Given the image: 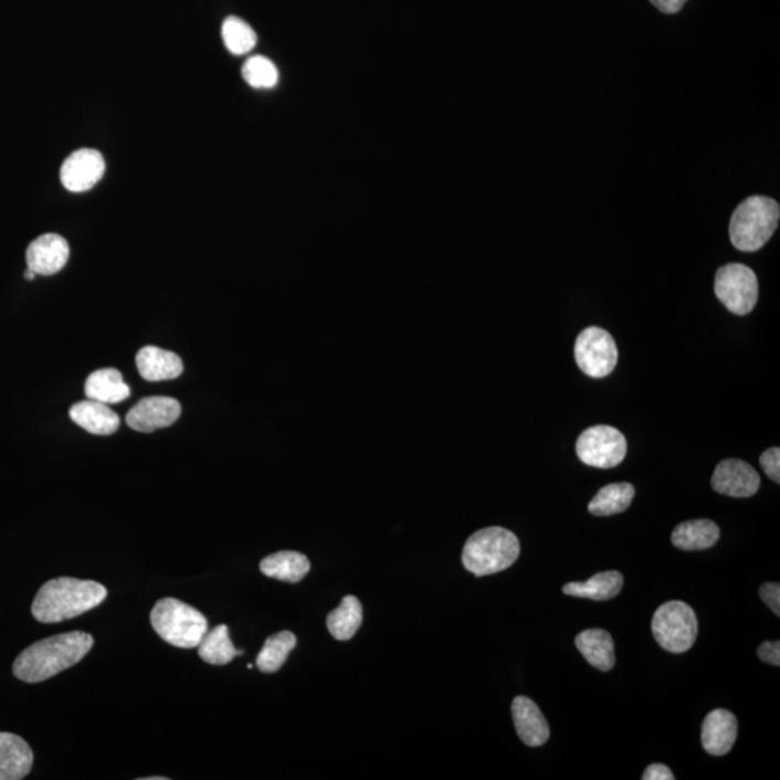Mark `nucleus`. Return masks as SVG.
Returning <instances> with one entry per match:
<instances>
[{
  "label": "nucleus",
  "instance_id": "10",
  "mask_svg": "<svg viewBox=\"0 0 780 780\" xmlns=\"http://www.w3.org/2000/svg\"><path fill=\"white\" fill-rule=\"evenodd\" d=\"M105 169V158L98 150L78 149L65 159L60 178L68 191L84 192L102 180Z\"/></svg>",
  "mask_w": 780,
  "mask_h": 780
},
{
  "label": "nucleus",
  "instance_id": "22",
  "mask_svg": "<svg viewBox=\"0 0 780 780\" xmlns=\"http://www.w3.org/2000/svg\"><path fill=\"white\" fill-rule=\"evenodd\" d=\"M624 578L618 571L600 572L587 582L563 586V594L595 601L612 600L623 589Z\"/></svg>",
  "mask_w": 780,
  "mask_h": 780
},
{
  "label": "nucleus",
  "instance_id": "3",
  "mask_svg": "<svg viewBox=\"0 0 780 780\" xmlns=\"http://www.w3.org/2000/svg\"><path fill=\"white\" fill-rule=\"evenodd\" d=\"M518 537L500 526L477 530L463 549V566L476 577L497 575L519 558Z\"/></svg>",
  "mask_w": 780,
  "mask_h": 780
},
{
  "label": "nucleus",
  "instance_id": "12",
  "mask_svg": "<svg viewBox=\"0 0 780 780\" xmlns=\"http://www.w3.org/2000/svg\"><path fill=\"white\" fill-rule=\"evenodd\" d=\"M714 491L730 497H751L758 493L760 476L744 460L728 458L717 465L713 474Z\"/></svg>",
  "mask_w": 780,
  "mask_h": 780
},
{
  "label": "nucleus",
  "instance_id": "19",
  "mask_svg": "<svg viewBox=\"0 0 780 780\" xmlns=\"http://www.w3.org/2000/svg\"><path fill=\"white\" fill-rule=\"evenodd\" d=\"M576 646L591 666L601 672L612 671L615 665L612 634L603 629H589L576 637Z\"/></svg>",
  "mask_w": 780,
  "mask_h": 780
},
{
  "label": "nucleus",
  "instance_id": "17",
  "mask_svg": "<svg viewBox=\"0 0 780 780\" xmlns=\"http://www.w3.org/2000/svg\"><path fill=\"white\" fill-rule=\"evenodd\" d=\"M136 366L139 375L148 382L177 379L185 370L180 356L154 346L139 350L136 355Z\"/></svg>",
  "mask_w": 780,
  "mask_h": 780
},
{
  "label": "nucleus",
  "instance_id": "9",
  "mask_svg": "<svg viewBox=\"0 0 780 780\" xmlns=\"http://www.w3.org/2000/svg\"><path fill=\"white\" fill-rule=\"evenodd\" d=\"M575 356L582 372L590 378L603 379L618 365L619 351L610 333L600 327H589L578 335Z\"/></svg>",
  "mask_w": 780,
  "mask_h": 780
},
{
  "label": "nucleus",
  "instance_id": "24",
  "mask_svg": "<svg viewBox=\"0 0 780 780\" xmlns=\"http://www.w3.org/2000/svg\"><path fill=\"white\" fill-rule=\"evenodd\" d=\"M363 622V608L355 595L342 599L338 609L333 610L327 618L328 632L337 641H350Z\"/></svg>",
  "mask_w": 780,
  "mask_h": 780
},
{
  "label": "nucleus",
  "instance_id": "15",
  "mask_svg": "<svg viewBox=\"0 0 780 780\" xmlns=\"http://www.w3.org/2000/svg\"><path fill=\"white\" fill-rule=\"evenodd\" d=\"M516 732L526 746L539 747L549 739V726L537 704L528 697H516L512 703Z\"/></svg>",
  "mask_w": 780,
  "mask_h": 780
},
{
  "label": "nucleus",
  "instance_id": "30",
  "mask_svg": "<svg viewBox=\"0 0 780 780\" xmlns=\"http://www.w3.org/2000/svg\"><path fill=\"white\" fill-rule=\"evenodd\" d=\"M760 465L768 474L770 481L774 483H780V450L778 446H772V449L766 450L762 455H760Z\"/></svg>",
  "mask_w": 780,
  "mask_h": 780
},
{
  "label": "nucleus",
  "instance_id": "1",
  "mask_svg": "<svg viewBox=\"0 0 780 780\" xmlns=\"http://www.w3.org/2000/svg\"><path fill=\"white\" fill-rule=\"evenodd\" d=\"M88 633L70 632L42 639L17 657L13 674L23 683L36 684L78 664L93 647Z\"/></svg>",
  "mask_w": 780,
  "mask_h": 780
},
{
  "label": "nucleus",
  "instance_id": "2",
  "mask_svg": "<svg viewBox=\"0 0 780 780\" xmlns=\"http://www.w3.org/2000/svg\"><path fill=\"white\" fill-rule=\"evenodd\" d=\"M107 597L105 586L96 581L61 577L45 582L32 603V614L40 623L65 622L91 612Z\"/></svg>",
  "mask_w": 780,
  "mask_h": 780
},
{
  "label": "nucleus",
  "instance_id": "14",
  "mask_svg": "<svg viewBox=\"0 0 780 780\" xmlns=\"http://www.w3.org/2000/svg\"><path fill=\"white\" fill-rule=\"evenodd\" d=\"M737 731H739V725L735 714L723 708L714 709L703 723L704 750L713 756L727 755L736 744Z\"/></svg>",
  "mask_w": 780,
  "mask_h": 780
},
{
  "label": "nucleus",
  "instance_id": "13",
  "mask_svg": "<svg viewBox=\"0 0 780 780\" xmlns=\"http://www.w3.org/2000/svg\"><path fill=\"white\" fill-rule=\"evenodd\" d=\"M70 257L67 241L60 234L46 233L35 239L27 249L28 270L36 275H55Z\"/></svg>",
  "mask_w": 780,
  "mask_h": 780
},
{
  "label": "nucleus",
  "instance_id": "31",
  "mask_svg": "<svg viewBox=\"0 0 780 780\" xmlns=\"http://www.w3.org/2000/svg\"><path fill=\"white\" fill-rule=\"evenodd\" d=\"M760 599L777 615H780V586L779 582H766L760 587Z\"/></svg>",
  "mask_w": 780,
  "mask_h": 780
},
{
  "label": "nucleus",
  "instance_id": "34",
  "mask_svg": "<svg viewBox=\"0 0 780 780\" xmlns=\"http://www.w3.org/2000/svg\"><path fill=\"white\" fill-rule=\"evenodd\" d=\"M651 2L661 12L671 13L672 15V13L679 12L688 0H651Z\"/></svg>",
  "mask_w": 780,
  "mask_h": 780
},
{
  "label": "nucleus",
  "instance_id": "26",
  "mask_svg": "<svg viewBox=\"0 0 780 780\" xmlns=\"http://www.w3.org/2000/svg\"><path fill=\"white\" fill-rule=\"evenodd\" d=\"M634 487L631 483H612L601 488L590 502V514L595 516H612L622 514L632 505Z\"/></svg>",
  "mask_w": 780,
  "mask_h": 780
},
{
  "label": "nucleus",
  "instance_id": "27",
  "mask_svg": "<svg viewBox=\"0 0 780 780\" xmlns=\"http://www.w3.org/2000/svg\"><path fill=\"white\" fill-rule=\"evenodd\" d=\"M295 646H297V637H295L293 632L274 634V636L267 639L260 655L256 657L257 668L265 672V674L278 672Z\"/></svg>",
  "mask_w": 780,
  "mask_h": 780
},
{
  "label": "nucleus",
  "instance_id": "25",
  "mask_svg": "<svg viewBox=\"0 0 780 780\" xmlns=\"http://www.w3.org/2000/svg\"><path fill=\"white\" fill-rule=\"evenodd\" d=\"M197 647L201 660L210 665L230 664L234 657L243 655V651H238L230 641L229 628L225 624H220L213 631L207 632Z\"/></svg>",
  "mask_w": 780,
  "mask_h": 780
},
{
  "label": "nucleus",
  "instance_id": "16",
  "mask_svg": "<svg viewBox=\"0 0 780 780\" xmlns=\"http://www.w3.org/2000/svg\"><path fill=\"white\" fill-rule=\"evenodd\" d=\"M34 753L22 737L0 732V780H21L30 774Z\"/></svg>",
  "mask_w": 780,
  "mask_h": 780
},
{
  "label": "nucleus",
  "instance_id": "28",
  "mask_svg": "<svg viewBox=\"0 0 780 780\" xmlns=\"http://www.w3.org/2000/svg\"><path fill=\"white\" fill-rule=\"evenodd\" d=\"M222 36L225 49L234 55L251 53L256 46L257 36L253 28L238 17H229L223 22Z\"/></svg>",
  "mask_w": 780,
  "mask_h": 780
},
{
  "label": "nucleus",
  "instance_id": "8",
  "mask_svg": "<svg viewBox=\"0 0 780 780\" xmlns=\"http://www.w3.org/2000/svg\"><path fill=\"white\" fill-rule=\"evenodd\" d=\"M576 451L582 463L595 468H613L628 454V441L619 430L609 425L589 428L578 436Z\"/></svg>",
  "mask_w": 780,
  "mask_h": 780
},
{
  "label": "nucleus",
  "instance_id": "7",
  "mask_svg": "<svg viewBox=\"0 0 780 780\" xmlns=\"http://www.w3.org/2000/svg\"><path fill=\"white\" fill-rule=\"evenodd\" d=\"M714 293L728 312L746 316L758 304V276L744 263H728L717 271Z\"/></svg>",
  "mask_w": 780,
  "mask_h": 780
},
{
  "label": "nucleus",
  "instance_id": "23",
  "mask_svg": "<svg viewBox=\"0 0 780 780\" xmlns=\"http://www.w3.org/2000/svg\"><path fill=\"white\" fill-rule=\"evenodd\" d=\"M312 570V563L304 554L282 551L272 554L261 562L263 575L275 580L299 582Z\"/></svg>",
  "mask_w": 780,
  "mask_h": 780
},
{
  "label": "nucleus",
  "instance_id": "33",
  "mask_svg": "<svg viewBox=\"0 0 780 780\" xmlns=\"http://www.w3.org/2000/svg\"><path fill=\"white\" fill-rule=\"evenodd\" d=\"M643 780H674V773L668 766L662 763L651 765L642 777Z\"/></svg>",
  "mask_w": 780,
  "mask_h": 780
},
{
  "label": "nucleus",
  "instance_id": "21",
  "mask_svg": "<svg viewBox=\"0 0 780 780\" xmlns=\"http://www.w3.org/2000/svg\"><path fill=\"white\" fill-rule=\"evenodd\" d=\"M720 539V528L709 519L684 521L672 533V544L683 551H703Z\"/></svg>",
  "mask_w": 780,
  "mask_h": 780
},
{
  "label": "nucleus",
  "instance_id": "6",
  "mask_svg": "<svg viewBox=\"0 0 780 780\" xmlns=\"http://www.w3.org/2000/svg\"><path fill=\"white\" fill-rule=\"evenodd\" d=\"M652 633L661 647L671 653H684L694 646L698 620L693 608L684 601L662 604L652 619Z\"/></svg>",
  "mask_w": 780,
  "mask_h": 780
},
{
  "label": "nucleus",
  "instance_id": "35",
  "mask_svg": "<svg viewBox=\"0 0 780 780\" xmlns=\"http://www.w3.org/2000/svg\"><path fill=\"white\" fill-rule=\"evenodd\" d=\"M35 276H36L35 272H32L31 270H28L25 272V280H28V281H34Z\"/></svg>",
  "mask_w": 780,
  "mask_h": 780
},
{
  "label": "nucleus",
  "instance_id": "36",
  "mask_svg": "<svg viewBox=\"0 0 780 780\" xmlns=\"http://www.w3.org/2000/svg\"><path fill=\"white\" fill-rule=\"evenodd\" d=\"M147 780H167V778H147Z\"/></svg>",
  "mask_w": 780,
  "mask_h": 780
},
{
  "label": "nucleus",
  "instance_id": "11",
  "mask_svg": "<svg viewBox=\"0 0 780 780\" xmlns=\"http://www.w3.org/2000/svg\"><path fill=\"white\" fill-rule=\"evenodd\" d=\"M181 417L177 399L166 397L145 398L126 415V424L138 432H154L173 424Z\"/></svg>",
  "mask_w": 780,
  "mask_h": 780
},
{
  "label": "nucleus",
  "instance_id": "5",
  "mask_svg": "<svg viewBox=\"0 0 780 780\" xmlns=\"http://www.w3.org/2000/svg\"><path fill=\"white\" fill-rule=\"evenodd\" d=\"M150 623L164 641L181 650H194L209 632L203 613L176 599L159 600L150 613Z\"/></svg>",
  "mask_w": 780,
  "mask_h": 780
},
{
  "label": "nucleus",
  "instance_id": "18",
  "mask_svg": "<svg viewBox=\"0 0 780 780\" xmlns=\"http://www.w3.org/2000/svg\"><path fill=\"white\" fill-rule=\"evenodd\" d=\"M70 418L75 422V425L94 435H112L120 426L119 417L115 411H112L109 405L92 401V399L75 403L70 409Z\"/></svg>",
  "mask_w": 780,
  "mask_h": 780
},
{
  "label": "nucleus",
  "instance_id": "20",
  "mask_svg": "<svg viewBox=\"0 0 780 780\" xmlns=\"http://www.w3.org/2000/svg\"><path fill=\"white\" fill-rule=\"evenodd\" d=\"M84 393L92 401L113 405L126 401L130 397V388L125 383L119 370L109 368L96 370L88 376Z\"/></svg>",
  "mask_w": 780,
  "mask_h": 780
},
{
  "label": "nucleus",
  "instance_id": "29",
  "mask_svg": "<svg viewBox=\"0 0 780 780\" xmlns=\"http://www.w3.org/2000/svg\"><path fill=\"white\" fill-rule=\"evenodd\" d=\"M244 82L255 88H271L280 80L278 68L270 59L262 55L252 56L242 68Z\"/></svg>",
  "mask_w": 780,
  "mask_h": 780
},
{
  "label": "nucleus",
  "instance_id": "4",
  "mask_svg": "<svg viewBox=\"0 0 780 780\" xmlns=\"http://www.w3.org/2000/svg\"><path fill=\"white\" fill-rule=\"evenodd\" d=\"M779 219L778 201L765 196L749 197L731 215L732 246L741 252H758L777 232Z\"/></svg>",
  "mask_w": 780,
  "mask_h": 780
},
{
  "label": "nucleus",
  "instance_id": "32",
  "mask_svg": "<svg viewBox=\"0 0 780 780\" xmlns=\"http://www.w3.org/2000/svg\"><path fill=\"white\" fill-rule=\"evenodd\" d=\"M758 655L760 657V661L766 662V664L779 666L780 665V643H779V641L762 643V645L759 646Z\"/></svg>",
  "mask_w": 780,
  "mask_h": 780
}]
</instances>
